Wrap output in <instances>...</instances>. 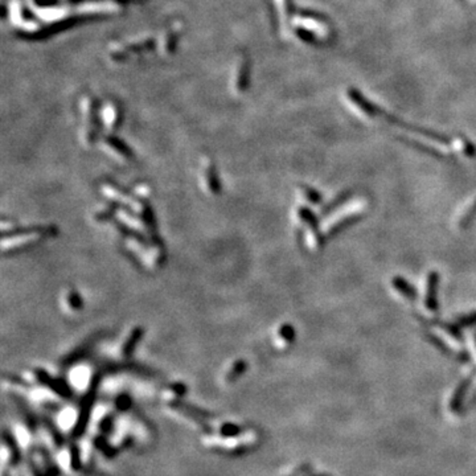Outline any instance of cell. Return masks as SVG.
<instances>
[{"mask_svg":"<svg viewBox=\"0 0 476 476\" xmlns=\"http://www.w3.org/2000/svg\"><path fill=\"white\" fill-rule=\"evenodd\" d=\"M60 304L62 311L66 315L78 314L79 311L82 310L83 306L81 295L78 294V291L76 288L73 287H68L62 291L60 298Z\"/></svg>","mask_w":476,"mask_h":476,"instance_id":"277c9868","label":"cell"},{"mask_svg":"<svg viewBox=\"0 0 476 476\" xmlns=\"http://www.w3.org/2000/svg\"><path fill=\"white\" fill-rule=\"evenodd\" d=\"M394 287L400 291L405 298H409V299L414 298V290L409 286V283L406 282V280L401 279V278H396V279H394Z\"/></svg>","mask_w":476,"mask_h":476,"instance_id":"9c48e42d","label":"cell"},{"mask_svg":"<svg viewBox=\"0 0 476 476\" xmlns=\"http://www.w3.org/2000/svg\"><path fill=\"white\" fill-rule=\"evenodd\" d=\"M199 183L203 192L208 196H217L221 192V185L219 182L217 171L215 164L209 159H203L199 168Z\"/></svg>","mask_w":476,"mask_h":476,"instance_id":"6da1fadb","label":"cell"},{"mask_svg":"<svg viewBox=\"0 0 476 476\" xmlns=\"http://www.w3.org/2000/svg\"><path fill=\"white\" fill-rule=\"evenodd\" d=\"M294 337H295L294 328H292L290 324H282L280 327H278V329H276V333H275V336H274V339H275L276 345L284 347V345H288L290 343H292Z\"/></svg>","mask_w":476,"mask_h":476,"instance_id":"8992f818","label":"cell"},{"mask_svg":"<svg viewBox=\"0 0 476 476\" xmlns=\"http://www.w3.org/2000/svg\"><path fill=\"white\" fill-rule=\"evenodd\" d=\"M461 324L466 325V327H467V325L476 324V312H475V314H471V315H469V316L463 317V319L461 320Z\"/></svg>","mask_w":476,"mask_h":476,"instance_id":"7c38bea8","label":"cell"},{"mask_svg":"<svg viewBox=\"0 0 476 476\" xmlns=\"http://www.w3.org/2000/svg\"><path fill=\"white\" fill-rule=\"evenodd\" d=\"M475 215H476V201L474 203L473 205H471V207H470L469 209H467V212L465 213V216H463V217L459 220V224H461V227L462 228L467 227V225H469V224L473 221V219L475 217Z\"/></svg>","mask_w":476,"mask_h":476,"instance_id":"8fae6325","label":"cell"},{"mask_svg":"<svg viewBox=\"0 0 476 476\" xmlns=\"http://www.w3.org/2000/svg\"><path fill=\"white\" fill-rule=\"evenodd\" d=\"M245 369H246L245 361H243V360H238V361H236V363L231 367L229 372H228L227 376H225V380H227L228 382H235L239 376H242V374L245 373Z\"/></svg>","mask_w":476,"mask_h":476,"instance_id":"ba28073f","label":"cell"},{"mask_svg":"<svg viewBox=\"0 0 476 476\" xmlns=\"http://www.w3.org/2000/svg\"><path fill=\"white\" fill-rule=\"evenodd\" d=\"M300 193H302L304 199H307L310 203H314V204L320 203V195H319L315 189L310 188V187H303V188L300 189Z\"/></svg>","mask_w":476,"mask_h":476,"instance_id":"30bf717a","label":"cell"},{"mask_svg":"<svg viewBox=\"0 0 476 476\" xmlns=\"http://www.w3.org/2000/svg\"><path fill=\"white\" fill-rule=\"evenodd\" d=\"M50 231H52V229H49V231H45L44 228H42V229H41V228H37L36 231H32V229H29V231H24L23 233H19V232L12 231L13 233H16V235L9 236V239H7V238H3L4 249H5L7 246L9 247V250H11V249H19V247H24V246H26V245H30V242L40 241V239H41L44 236L50 235V233H49Z\"/></svg>","mask_w":476,"mask_h":476,"instance_id":"7a4b0ae2","label":"cell"},{"mask_svg":"<svg viewBox=\"0 0 476 476\" xmlns=\"http://www.w3.org/2000/svg\"><path fill=\"white\" fill-rule=\"evenodd\" d=\"M95 390H97V382L93 384V386H91L90 390H89V393H87V396L85 397V400H83V404L82 406H81V410H79L78 420H77L76 426H74V429H73L72 431V435L74 438H79V437L83 434L85 429H86L89 418H90L91 408H93V404H94V396L95 393H97Z\"/></svg>","mask_w":476,"mask_h":476,"instance_id":"3957f363","label":"cell"},{"mask_svg":"<svg viewBox=\"0 0 476 476\" xmlns=\"http://www.w3.org/2000/svg\"><path fill=\"white\" fill-rule=\"evenodd\" d=\"M140 336H142V329L139 327H135L134 329H131L129 332V335L125 337V341L122 344V353L123 356H130L134 351V348L140 340Z\"/></svg>","mask_w":476,"mask_h":476,"instance_id":"52a82bcc","label":"cell"},{"mask_svg":"<svg viewBox=\"0 0 476 476\" xmlns=\"http://www.w3.org/2000/svg\"><path fill=\"white\" fill-rule=\"evenodd\" d=\"M437 286H438V274L430 272L426 280L425 291V306L429 311H437Z\"/></svg>","mask_w":476,"mask_h":476,"instance_id":"5b68a950","label":"cell"}]
</instances>
